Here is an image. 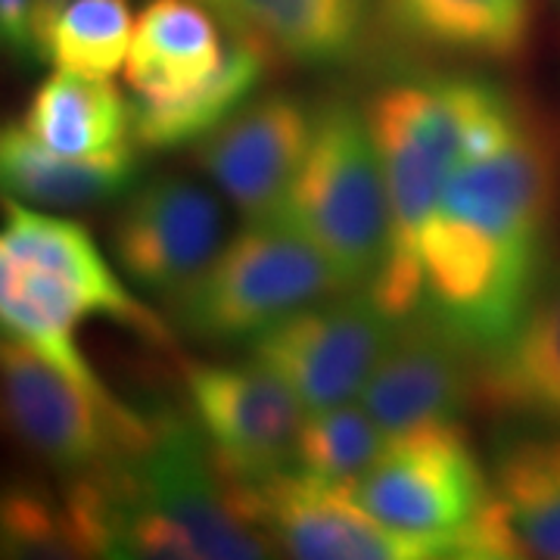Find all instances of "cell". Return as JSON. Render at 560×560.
<instances>
[{
  "mask_svg": "<svg viewBox=\"0 0 560 560\" xmlns=\"http://www.w3.org/2000/svg\"><path fill=\"white\" fill-rule=\"evenodd\" d=\"M555 162L529 128L452 172L420 241V308L486 355L545 280Z\"/></svg>",
  "mask_w": 560,
  "mask_h": 560,
  "instance_id": "cell-1",
  "label": "cell"
},
{
  "mask_svg": "<svg viewBox=\"0 0 560 560\" xmlns=\"http://www.w3.org/2000/svg\"><path fill=\"white\" fill-rule=\"evenodd\" d=\"M389 200V246L368 287L393 318L420 308V241L464 162L495 153L526 128L517 103L477 75L396 81L368 103Z\"/></svg>",
  "mask_w": 560,
  "mask_h": 560,
  "instance_id": "cell-2",
  "label": "cell"
},
{
  "mask_svg": "<svg viewBox=\"0 0 560 560\" xmlns=\"http://www.w3.org/2000/svg\"><path fill=\"white\" fill-rule=\"evenodd\" d=\"M0 330L88 393L113 399L81 352V320L106 318L156 346L172 342L168 324L121 283L119 265L84 224L16 200H0Z\"/></svg>",
  "mask_w": 560,
  "mask_h": 560,
  "instance_id": "cell-3",
  "label": "cell"
},
{
  "mask_svg": "<svg viewBox=\"0 0 560 560\" xmlns=\"http://www.w3.org/2000/svg\"><path fill=\"white\" fill-rule=\"evenodd\" d=\"M280 215L318 246L346 290L374 283L389 246V200L364 109L346 101L315 109L308 153Z\"/></svg>",
  "mask_w": 560,
  "mask_h": 560,
  "instance_id": "cell-4",
  "label": "cell"
},
{
  "mask_svg": "<svg viewBox=\"0 0 560 560\" xmlns=\"http://www.w3.org/2000/svg\"><path fill=\"white\" fill-rule=\"evenodd\" d=\"M346 293L315 243L283 215L249 219L175 300V324L202 342H253L280 320Z\"/></svg>",
  "mask_w": 560,
  "mask_h": 560,
  "instance_id": "cell-5",
  "label": "cell"
},
{
  "mask_svg": "<svg viewBox=\"0 0 560 560\" xmlns=\"http://www.w3.org/2000/svg\"><path fill=\"white\" fill-rule=\"evenodd\" d=\"M352 495L383 526L430 541L440 558H467L492 482L467 430L445 420L389 436Z\"/></svg>",
  "mask_w": 560,
  "mask_h": 560,
  "instance_id": "cell-6",
  "label": "cell"
},
{
  "mask_svg": "<svg viewBox=\"0 0 560 560\" xmlns=\"http://www.w3.org/2000/svg\"><path fill=\"white\" fill-rule=\"evenodd\" d=\"M0 415L16 440L62 480L135 455L153 430V418L135 415L116 396L88 393L3 330Z\"/></svg>",
  "mask_w": 560,
  "mask_h": 560,
  "instance_id": "cell-7",
  "label": "cell"
},
{
  "mask_svg": "<svg viewBox=\"0 0 560 560\" xmlns=\"http://www.w3.org/2000/svg\"><path fill=\"white\" fill-rule=\"evenodd\" d=\"M128 467L147 508L184 541L190 560L271 558L275 545L249 517L241 486L215 467L194 418L153 415L150 440L128 455Z\"/></svg>",
  "mask_w": 560,
  "mask_h": 560,
  "instance_id": "cell-8",
  "label": "cell"
},
{
  "mask_svg": "<svg viewBox=\"0 0 560 560\" xmlns=\"http://www.w3.org/2000/svg\"><path fill=\"white\" fill-rule=\"evenodd\" d=\"M396 324L399 318L364 287L302 308L249 342V349L296 393L305 411H324L359 399Z\"/></svg>",
  "mask_w": 560,
  "mask_h": 560,
  "instance_id": "cell-9",
  "label": "cell"
},
{
  "mask_svg": "<svg viewBox=\"0 0 560 560\" xmlns=\"http://www.w3.org/2000/svg\"><path fill=\"white\" fill-rule=\"evenodd\" d=\"M187 401L215 467L234 486H256L293 467L305 408L261 361L190 364Z\"/></svg>",
  "mask_w": 560,
  "mask_h": 560,
  "instance_id": "cell-10",
  "label": "cell"
},
{
  "mask_svg": "<svg viewBox=\"0 0 560 560\" xmlns=\"http://www.w3.org/2000/svg\"><path fill=\"white\" fill-rule=\"evenodd\" d=\"M109 243L119 271L135 287L175 300L228 243V215L209 184L156 175L131 187Z\"/></svg>",
  "mask_w": 560,
  "mask_h": 560,
  "instance_id": "cell-11",
  "label": "cell"
},
{
  "mask_svg": "<svg viewBox=\"0 0 560 560\" xmlns=\"http://www.w3.org/2000/svg\"><path fill=\"white\" fill-rule=\"evenodd\" d=\"M253 523L287 558L423 560L440 558L430 541L401 536L371 517L352 489L318 480L300 467L256 486H241Z\"/></svg>",
  "mask_w": 560,
  "mask_h": 560,
  "instance_id": "cell-12",
  "label": "cell"
},
{
  "mask_svg": "<svg viewBox=\"0 0 560 560\" xmlns=\"http://www.w3.org/2000/svg\"><path fill=\"white\" fill-rule=\"evenodd\" d=\"M312 128L315 109L300 97H253L194 147L197 165L246 221L280 215L308 153Z\"/></svg>",
  "mask_w": 560,
  "mask_h": 560,
  "instance_id": "cell-13",
  "label": "cell"
},
{
  "mask_svg": "<svg viewBox=\"0 0 560 560\" xmlns=\"http://www.w3.org/2000/svg\"><path fill=\"white\" fill-rule=\"evenodd\" d=\"M470 349L427 312L396 324V334L368 377L359 401L389 436L458 420L474 393Z\"/></svg>",
  "mask_w": 560,
  "mask_h": 560,
  "instance_id": "cell-14",
  "label": "cell"
},
{
  "mask_svg": "<svg viewBox=\"0 0 560 560\" xmlns=\"http://www.w3.org/2000/svg\"><path fill=\"white\" fill-rule=\"evenodd\" d=\"M474 389L495 415L560 430V271L541 280L514 330L482 355Z\"/></svg>",
  "mask_w": 560,
  "mask_h": 560,
  "instance_id": "cell-15",
  "label": "cell"
},
{
  "mask_svg": "<svg viewBox=\"0 0 560 560\" xmlns=\"http://www.w3.org/2000/svg\"><path fill=\"white\" fill-rule=\"evenodd\" d=\"M138 180V153L69 160L32 138L22 121H0V200L47 212H81L125 200Z\"/></svg>",
  "mask_w": 560,
  "mask_h": 560,
  "instance_id": "cell-16",
  "label": "cell"
},
{
  "mask_svg": "<svg viewBox=\"0 0 560 560\" xmlns=\"http://www.w3.org/2000/svg\"><path fill=\"white\" fill-rule=\"evenodd\" d=\"M212 10L197 0H150L135 20L125 81L135 101H172L200 88L224 57Z\"/></svg>",
  "mask_w": 560,
  "mask_h": 560,
  "instance_id": "cell-17",
  "label": "cell"
},
{
  "mask_svg": "<svg viewBox=\"0 0 560 560\" xmlns=\"http://www.w3.org/2000/svg\"><path fill=\"white\" fill-rule=\"evenodd\" d=\"M271 47L249 32H231L219 69L200 88L172 101H131L135 143L143 150H184L197 147L228 121L243 103L253 101L268 75Z\"/></svg>",
  "mask_w": 560,
  "mask_h": 560,
  "instance_id": "cell-18",
  "label": "cell"
},
{
  "mask_svg": "<svg viewBox=\"0 0 560 560\" xmlns=\"http://www.w3.org/2000/svg\"><path fill=\"white\" fill-rule=\"evenodd\" d=\"M489 482L514 558L560 560V430L533 427L501 440Z\"/></svg>",
  "mask_w": 560,
  "mask_h": 560,
  "instance_id": "cell-19",
  "label": "cell"
},
{
  "mask_svg": "<svg viewBox=\"0 0 560 560\" xmlns=\"http://www.w3.org/2000/svg\"><path fill=\"white\" fill-rule=\"evenodd\" d=\"M28 135L69 160L135 153L131 101L113 79H84L57 69L40 81L22 116Z\"/></svg>",
  "mask_w": 560,
  "mask_h": 560,
  "instance_id": "cell-20",
  "label": "cell"
},
{
  "mask_svg": "<svg viewBox=\"0 0 560 560\" xmlns=\"http://www.w3.org/2000/svg\"><path fill=\"white\" fill-rule=\"evenodd\" d=\"M368 28V0H234L228 32H249L300 66L352 60Z\"/></svg>",
  "mask_w": 560,
  "mask_h": 560,
  "instance_id": "cell-21",
  "label": "cell"
},
{
  "mask_svg": "<svg viewBox=\"0 0 560 560\" xmlns=\"http://www.w3.org/2000/svg\"><path fill=\"white\" fill-rule=\"evenodd\" d=\"M386 10L408 38L486 60L517 57L533 25V0H386Z\"/></svg>",
  "mask_w": 560,
  "mask_h": 560,
  "instance_id": "cell-22",
  "label": "cell"
},
{
  "mask_svg": "<svg viewBox=\"0 0 560 560\" xmlns=\"http://www.w3.org/2000/svg\"><path fill=\"white\" fill-rule=\"evenodd\" d=\"M0 558H91L66 492L35 477H0Z\"/></svg>",
  "mask_w": 560,
  "mask_h": 560,
  "instance_id": "cell-23",
  "label": "cell"
},
{
  "mask_svg": "<svg viewBox=\"0 0 560 560\" xmlns=\"http://www.w3.org/2000/svg\"><path fill=\"white\" fill-rule=\"evenodd\" d=\"M131 38L128 0H72L47 35L44 60L84 79H113L125 69Z\"/></svg>",
  "mask_w": 560,
  "mask_h": 560,
  "instance_id": "cell-24",
  "label": "cell"
},
{
  "mask_svg": "<svg viewBox=\"0 0 560 560\" xmlns=\"http://www.w3.org/2000/svg\"><path fill=\"white\" fill-rule=\"evenodd\" d=\"M386 442L389 433L359 399L324 411H305L293 467L318 480L352 489L381 458Z\"/></svg>",
  "mask_w": 560,
  "mask_h": 560,
  "instance_id": "cell-25",
  "label": "cell"
},
{
  "mask_svg": "<svg viewBox=\"0 0 560 560\" xmlns=\"http://www.w3.org/2000/svg\"><path fill=\"white\" fill-rule=\"evenodd\" d=\"M32 10L35 0H0V50L16 60L35 57Z\"/></svg>",
  "mask_w": 560,
  "mask_h": 560,
  "instance_id": "cell-26",
  "label": "cell"
},
{
  "mask_svg": "<svg viewBox=\"0 0 560 560\" xmlns=\"http://www.w3.org/2000/svg\"><path fill=\"white\" fill-rule=\"evenodd\" d=\"M72 0H35L32 10V38H35V60H44V44L54 28V22Z\"/></svg>",
  "mask_w": 560,
  "mask_h": 560,
  "instance_id": "cell-27",
  "label": "cell"
},
{
  "mask_svg": "<svg viewBox=\"0 0 560 560\" xmlns=\"http://www.w3.org/2000/svg\"><path fill=\"white\" fill-rule=\"evenodd\" d=\"M197 3L209 7L224 22V28H231V22H234V0H197Z\"/></svg>",
  "mask_w": 560,
  "mask_h": 560,
  "instance_id": "cell-28",
  "label": "cell"
}]
</instances>
